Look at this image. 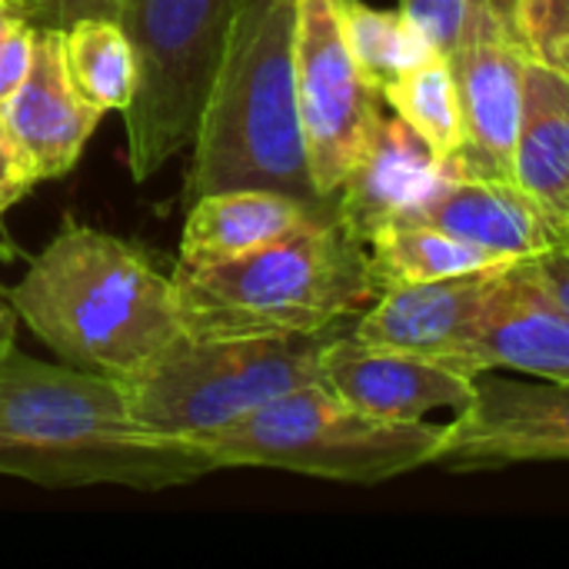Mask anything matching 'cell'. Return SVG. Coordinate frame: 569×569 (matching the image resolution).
Segmentation results:
<instances>
[{
  "instance_id": "obj_1",
  "label": "cell",
  "mask_w": 569,
  "mask_h": 569,
  "mask_svg": "<svg viewBox=\"0 0 569 569\" xmlns=\"http://www.w3.org/2000/svg\"><path fill=\"white\" fill-rule=\"evenodd\" d=\"M213 470L197 443L137 423L123 383L17 350L0 357V477L153 493Z\"/></svg>"
},
{
  "instance_id": "obj_2",
  "label": "cell",
  "mask_w": 569,
  "mask_h": 569,
  "mask_svg": "<svg viewBox=\"0 0 569 569\" xmlns=\"http://www.w3.org/2000/svg\"><path fill=\"white\" fill-rule=\"evenodd\" d=\"M27 330L60 363L127 383L180 330L173 273L103 230L67 223L7 290Z\"/></svg>"
},
{
  "instance_id": "obj_3",
  "label": "cell",
  "mask_w": 569,
  "mask_h": 569,
  "mask_svg": "<svg viewBox=\"0 0 569 569\" xmlns=\"http://www.w3.org/2000/svg\"><path fill=\"white\" fill-rule=\"evenodd\" d=\"M297 3L300 0H240L220 73L190 143L187 203L243 187L327 203L310 180L297 107Z\"/></svg>"
},
{
  "instance_id": "obj_4",
  "label": "cell",
  "mask_w": 569,
  "mask_h": 569,
  "mask_svg": "<svg viewBox=\"0 0 569 569\" xmlns=\"http://www.w3.org/2000/svg\"><path fill=\"white\" fill-rule=\"evenodd\" d=\"M173 287L190 337L340 333L377 297L370 250L337 213L247 257L173 270Z\"/></svg>"
},
{
  "instance_id": "obj_5",
  "label": "cell",
  "mask_w": 569,
  "mask_h": 569,
  "mask_svg": "<svg viewBox=\"0 0 569 569\" xmlns=\"http://www.w3.org/2000/svg\"><path fill=\"white\" fill-rule=\"evenodd\" d=\"M443 423H397L340 400L327 383L297 387L197 447L223 467H263L337 483H387L433 467Z\"/></svg>"
},
{
  "instance_id": "obj_6",
  "label": "cell",
  "mask_w": 569,
  "mask_h": 569,
  "mask_svg": "<svg viewBox=\"0 0 569 569\" xmlns=\"http://www.w3.org/2000/svg\"><path fill=\"white\" fill-rule=\"evenodd\" d=\"M333 337L337 333H177L137 377L123 383L130 413L153 433L197 443L257 407L317 383L323 350Z\"/></svg>"
},
{
  "instance_id": "obj_7",
  "label": "cell",
  "mask_w": 569,
  "mask_h": 569,
  "mask_svg": "<svg viewBox=\"0 0 569 569\" xmlns=\"http://www.w3.org/2000/svg\"><path fill=\"white\" fill-rule=\"evenodd\" d=\"M237 7L240 0H120L117 20L137 70L123 107L127 163L137 183L193 143Z\"/></svg>"
},
{
  "instance_id": "obj_8",
  "label": "cell",
  "mask_w": 569,
  "mask_h": 569,
  "mask_svg": "<svg viewBox=\"0 0 569 569\" xmlns=\"http://www.w3.org/2000/svg\"><path fill=\"white\" fill-rule=\"evenodd\" d=\"M293 70L310 180L323 200H333L387 113L380 87L347 47L337 0L297 3Z\"/></svg>"
},
{
  "instance_id": "obj_9",
  "label": "cell",
  "mask_w": 569,
  "mask_h": 569,
  "mask_svg": "<svg viewBox=\"0 0 569 569\" xmlns=\"http://www.w3.org/2000/svg\"><path fill=\"white\" fill-rule=\"evenodd\" d=\"M569 460V383H477L473 400L443 423V440L433 467L453 473L500 470L517 463H567Z\"/></svg>"
},
{
  "instance_id": "obj_10",
  "label": "cell",
  "mask_w": 569,
  "mask_h": 569,
  "mask_svg": "<svg viewBox=\"0 0 569 569\" xmlns=\"http://www.w3.org/2000/svg\"><path fill=\"white\" fill-rule=\"evenodd\" d=\"M530 50L490 13L450 57L457 80L463 147L450 160L453 177H510L523 123Z\"/></svg>"
},
{
  "instance_id": "obj_11",
  "label": "cell",
  "mask_w": 569,
  "mask_h": 569,
  "mask_svg": "<svg viewBox=\"0 0 569 569\" xmlns=\"http://www.w3.org/2000/svg\"><path fill=\"white\" fill-rule=\"evenodd\" d=\"M320 383L370 417L420 423L433 410L460 413L473 400L480 377L430 357L360 343L343 330L323 350Z\"/></svg>"
},
{
  "instance_id": "obj_12",
  "label": "cell",
  "mask_w": 569,
  "mask_h": 569,
  "mask_svg": "<svg viewBox=\"0 0 569 569\" xmlns=\"http://www.w3.org/2000/svg\"><path fill=\"white\" fill-rule=\"evenodd\" d=\"M507 267L510 263L430 283L387 287L350 323V337L370 347L403 350L450 367V360L483 320Z\"/></svg>"
},
{
  "instance_id": "obj_13",
  "label": "cell",
  "mask_w": 569,
  "mask_h": 569,
  "mask_svg": "<svg viewBox=\"0 0 569 569\" xmlns=\"http://www.w3.org/2000/svg\"><path fill=\"white\" fill-rule=\"evenodd\" d=\"M450 367L473 377L520 370L540 380L569 383V313L533 280L527 260L503 270L483 320Z\"/></svg>"
},
{
  "instance_id": "obj_14",
  "label": "cell",
  "mask_w": 569,
  "mask_h": 569,
  "mask_svg": "<svg viewBox=\"0 0 569 569\" xmlns=\"http://www.w3.org/2000/svg\"><path fill=\"white\" fill-rule=\"evenodd\" d=\"M0 113L37 180H60L73 170L103 110L73 87L60 27H37L30 73L0 103Z\"/></svg>"
},
{
  "instance_id": "obj_15",
  "label": "cell",
  "mask_w": 569,
  "mask_h": 569,
  "mask_svg": "<svg viewBox=\"0 0 569 569\" xmlns=\"http://www.w3.org/2000/svg\"><path fill=\"white\" fill-rule=\"evenodd\" d=\"M453 180L450 160H440L393 110L373 130L360 163L337 190V217L367 243L377 230L413 220L420 207Z\"/></svg>"
},
{
  "instance_id": "obj_16",
  "label": "cell",
  "mask_w": 569,
  "mask_h": 569,
  "mask_svg": "<svg viewBox=\"0 0 569 569\" xmlns=\"http://www.w3.org/2000/svg\"><path fill=\"white\" fill-rule=\"evenodd\" d=\"M330 213H337V200L307 203L290 193L260 187L207 193L187 210L177 270H203L247 257Z\"/></svg>"
},
{
  "instance_id": "obj_17",
  "label": "cell",
  "mask_w": 569,
  "mask_h": 569,
  "mask_svg": "<svg viewBox=\"0 0 569 569\" xmlns=\"http://www.w3.org/2000/svg\"><path fill=\"white\" fill-rule=\"evenodd\" d=\"M413 220L433 223L503 260H533L563 247L540 207L510 177H453Z\"/></svg>"
},
{
  "instance_id": "obj_18",
  "label": "cell",
  "mask_w": 569,
  "mask_h": 569,
  "mask_svg": "<svg viewBox=\"0 0 569 569\" xmlns=\"http://www.w3.org/2000/svg\"><path fill=\"white\" fill-rule=\"evenodd\" d=\"M513 180L569 247V77L530 57Z\"/></svg>"
},
{
  "instance_id": "obj_19",
  "label": "cell",
  "mask_w": 569,
  "mask_h": 569,
  "mask_svg": "<svg viewBox=\"0 0 569 569\" xmlns=\"http://www.w3.org/2000/svg\"><path fill=\"white\" fill-rule=\"evenodd\" d=\"M370 250V273L377 283V293L397 283H430V280H447L487 267H503V263H520V260H503L490 250H480L433 223L423 220H400L383 230H377L367 240Z\"/></svg>"
},
{
  "instance_id": "obj_20",
  "label": "cell",
  "mask_w": 569,
  "mask_h": 569,
  "mask_svg": "<svg viewBox=\"0 0 569 569\" xmlns=\"http://www.w3.org/2000/svg\"><path fill=\"white\" fill-rule=\"evenodd\" d=\"M63 57L73 87L97 110H123L133 93V50L117 17H83L63 27Z\"/></svg>"
},
{
  "instance_id": "obj_21",
  "label": "cell",
  "mask_w": 569,
  "mask_h": 569,
  "mask_svg": "<svg viewBox=\"0 0 569 569\" xmlns=\"http://www.w3.org/2000/svg\"><path fill=\"white\" fill-rule=\"evenodd\" d=\"M383 100L440 160H453L460 153L463 117L447 57H430L393 83H387Z\"/></svg>"
},
{
  "instance_id": "obj_22",
  "label": "cell",
  "mask_w": 569,
  "mask_h": 569,
  "mask_svg": "<svg viewBox=\"0 0 569 569\" xmlns=\"http://www.w3.org/2000/svg\"><path fill=\"white\" fill-rule=\"evenodd\" d=\"M337 13L353 60L380 87V93L407 70L437 57L400 10H380L363 0H337Z\"/></svg>"
},
{
  "instance_id": "obj_23",
  "label": "cell",
  "mask_w": 569,
  "mask_h": 569,
  "mask_svg": "<svg viewBox=\"0 0 569 569\" xmlns=\"http://www.w3.org/2000/svg\"><path fill=\"white\" fill-rule=\"evenodd\" d=\"M400 13L420 30L437 57H453L487 17L483 0H400Z\"/></svg>"
},
{
  "instance_id": "obj_24",
  "label": "cell",
  "mask_w": 569,
  "mask_h": 569,
  "mask_svg": "<svg viewBox=\"0 0 569 569\" xmlns=\"http://www.w3.org/2000/svg\"><path fill=\"white\" fill-rule=\"evenodd\" d=\"M17 17L33 27H70L83 17H117L120 0H10Z\"/></svg>"
},
{
  "instance_id": "obj_25",
  "label": "cell",
  "mask_w": 569,
  "mask_h": 569,
  "mask_svg": "<svg viewBox=\"0 0 569 569\" xmlns=\"http://www.w3.org/2000/svg\"><path fill=\"white\" fill-rule=\"evenodd\" d=\"M37 50V27L17 17L0 37V103L23 83Z\"/></svg>"
},
{
  "instance_id": "obj_26",
  "label": "cell",
  "mask_w": 569,
  "mask_h": 569,
  "mask_svg": "<svg viewBox=\"0 0 569 569\" xmlns=\"http://www.w3.org/2000/svg\"><path fill=\"white\" fill-rule=\"evenodd\" d=\"M569 30V0H523L520 7V40L540 57L547 43Z\"/></svg>"
},
{
  "instance_id": "obj_27",
  "label": "cell",
  "mask_w": 569,
  "mask_h": 569,
  "mask_svg": "<svg viewBox=\"0 0 569 569\" xmlns=\"http://www.w3.org/2000/svg\"><path fill=\"white\" fill-rule=\"evenodd\" d=\"M40 183L33 167L27 163V157L20 153L17 140L10 137L7 123H3V113H0V217L33 187Z\"/></svg>"
},
{
  "instance_id": "obj_28",
  "label": "cell",
  "mask_w": 569,
  "mask_h": 569,
  "mask_svg": "<svg viewBox=\"0 0 569 569\" xmlns=\"http://www.w3.org/2000/svg\"><path fill=\"white\" fill-rule=\"evenodd\" d=\"M533 280L547 290V297L569 313V247H557L543 257L527 260Z\"/></svg>"
},
{
  "instance_id": "obj_29",
  "label": "cell",
  "mask_w": 569,
  "mask_h": 569,
  "mask_svg": "<svg viewBox=\"0 0 569 569\" xmlns=\"http://www.w3.org/2000/svg\"><path fill=\"white\" fill-rule=\"evenodd\" d=\"M483 7H487V13L503 27V30H510L517 40H520V7H523V0H483ZM523 43V40H520Z\"/></svg>"
},
{
  "instance_id": "obj_30",
  "label": "cell",
  "mask_w": 569,
  "mask_h": 569,
  "mask_svg": "<svg viewBox=\"0 0 569 569\" xmlns=\"http://www.w3.org/2000/svg\"><path fill=\"white\" fill-rule=\"evenodd\" d=\"M537 60H547V63H553L560 73H567L569 77V30L567 33H560V37H553V40L547 43V50H543Z\"/></svg>"
},
{
  "instance_id": "obj_31",
  "label": "cell",
  "mask_w": 569,
  "mask_h": 569,
  "mask_svg": "<svg viewBox=\"0 0 569 569\" xmlns=\"http://www.w3.org/2000/svg\"><path fill=\"white\" fill-rule=\"evenodd\" d=\"M13 333H17V313H13L10 300L0 297V357H7L13 350Z\"/></svg>"
},
{
  "instance_id": "obj_32",
  "label": "cell",
  "mask_w": 569,
  "mask_h": 569,
  "mask_svg": "<svg viewBox=\"0 0 569 569\" xmlns=\"http://www.w3.org/2000/svg\"><path fill=\"white\" fill-rule=\"evenodd\" d=\"M13 20H17V10H13V3H10V0H0V37H3V30H7Z\"/></svg>"
}]
</instances>
